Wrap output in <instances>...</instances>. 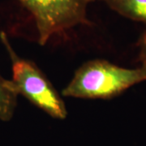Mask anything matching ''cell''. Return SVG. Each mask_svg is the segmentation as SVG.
Returning <instances> with one entry per match:
<instances>
[{
  "instance_id": "cell-5",
  "label": "cell",
  "mask_w": 146,
  "mask_h": 146,
  "mask_svg": "<svg viewBox=\"0 0 146 146\" xmlns=\"http://www.w3.org/2000/svg\"><path fill=\"white\" fill-rule=\"evenodd\" d=\"M5 80L0 75V120L9 121L14 115L18 95L14 93Z\"/></svg>"
},
{
  "instance_id": "cell-3",
  "label": "cell",
  "mask_w": 146,
  "mask_h": 146,
  "mask_svg": "<svg viewBox=\"0 0 146 146\" xmlns=\"http://www.w3.org/2000/svg\"><path fill=\"white\" fill-rule=\"evenodd\" d=\"M33 16L38 42L44 46L58 33L77 25H92L87 7L98 0H18ZM100 1V0H99Z\"/></svg>"
},
{
  "instance_id": "cell-4",
  "label": "cell",
  "mask_w": 146,
  "mask_h": 146,
  "mask_svg": "<svg viewBox=\"0 0 146 146\" xmlns=\"http://www.w3.org/2000/svg\"><path fill=\"white\" fill-rule=\"evenodd\" d=\"M110 9L132 21L146 24V0H100Z\"/></svg>"
},
{
  "instance_id": "cell-6",
  "label": "cell",
  "mask_w": 146,
  "mask_h": 146,
  "mask_svg": "<svg viewBox=\"0 0 146 146\" xmlns=\"http://www.w3.org/2000/svg\"><path fill=\"white\" fill-rule=\"evenodd\" d=\"M137 46L140 48L138 60L141 62V64H146V32L142 34L141 38L139 39Z\"/></svg>"
},
{
  "instance_id": "cell-1",
  "label": "cell",
  "mask_w": 146,
  "mask_h": 146,
  "mask_svg": "<svg viewBox=\"0 0 146 146\" xmlns=\"http://www.w3.org/2000/svg\"><path fill=\"white\" fill-rule=\"evenodd\" d=\"M146 80V64L127 69L103 59H94L76 70L72 80L62 91L64 97L109 99Z\"/></svg>"
},
{
  "instance_id": "cell-2",
  "label": "cell",
  "mask_w": 146,
  "mask_h": 146,
  "mask_svg": "<svg viewBox=\"0 0 146 146\" xmlns=\"http://www.w3.org/2000/svg\"><path fill=\"white\" fill-rule=\"evenodd\" d=\"M0 39L11 62L12 79L7 81L11 90L17 95H23L53 118L65 119L68 112L64 102L46 76L35 63L15 52L4 32L0 33Z\"/></svg>"
}]
</instances>
